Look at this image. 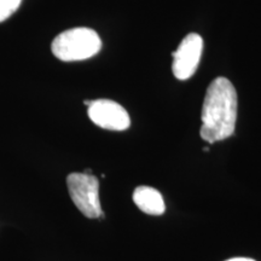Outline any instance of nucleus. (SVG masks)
I'll use <instances>...</instances> for the list:
<instances>
[{
    "label": "nucleus",
    "instance_id": "1",
    "mask_svg": "<svg viewBox=\"0 0 261 261\" xmlns=\"http://www.w3.org/2000/svg\"><path fill=\"white\" fill-rule=\"evenodd\" d=\"M201 119V138L210 144L233 135L237 121V92L226 77H217L208 86Z\"/></svg>",
    "mask_w": 261,
    "mask_h": 261
},
{
    "label": "nucleus",
    "instance_id": "2",
    "mask_svg": "<svg viewBox=\"0 0 261 261\" xmlns=\"http://www.w3.org/2000/svg\"><path fill=\"white\" fill-rule=\"evenodd\" d=\"M102 48V40L93 29L77 27L68 29L54 39L51 45L55 57L63 62L85 61L96 56Z\"/></svg>",
    "mask_w": 261,
    "mask_h": 261
},
{
    "label": "nucleus",
    "instance_id": "3",
    "mask_svg": "<svg viewBox=\"0 0 261 261\" xmlns=\"http://www.w3.org/2000/svg\"><path fill=\"white\" fill-rule=\"evenodd\" d=\"M67 187L75 207L89 219L104 218L99 200V180L89 173H70Z\"/></svg>",
    "mask_w": 261,
    "mask_h": 261
},
{
    "label": "nucleus",
    "instance_id": "4",
    "mask_svg": "<svg viewBox=\"0 0 261 261\" xmlns=\"http://www.w3.org/2000/svg\"><path fill=\"white\" fill-rule=\"evenodd\" d=\"M202 51H203V39L201 35L191 33L182 39L177 51L173 52L172 70L178 80L190 79L197 70Z\"/></svg>",
    "mask_w": 261,
    "mask_h": 261
},
{
    "label": "nucleus",
    "instance_id": "5",
    "mask_svg": "<svg viewBox=\"0 0 261 261\" xmlns=\"http://www.w3.org/2000/svg\"><path fill=\"white\" fill-rule=\"evenodd\" d=\"M89 117L94 125L108 130H125L129 128L130 119L122 106L110 99L91 100Z\"/></svg>",
    "mask_w": 261,
    "mask_h": 261
},
{
    "label": "nucleus",
    "instance_id": "6",
    "mask_svg": "<svg viewBox=\"0 0 261 261\" xmlns=\"http://www.w3.org/2000/svg\"><path fill=\"white\" fill-rule=\"evenodd\" d=\"M133 201L143 213L149 215H162L166 211V204L161 192L154 188L138 187L133 192Z\"/></svg>",
    "mask_w": 261,
    "mask_h": 261
},
{
    "label": "nucleus",
    "instance_id": "7",
    "mask_svg": "<svg viewBox=\"0 0 261 261\" xmlns=\"http://www.w3.org/2000/svg\"><path fill=\"white\" fill-rule=\"evenodd\" d=\"M22 0H0V22H4L17 11Z\"/></svg>",
    "mask_w": 261,
    "mask_h": 261
},
{
    "label": "nucleus",
    "instance_id": "8",
    "mask_svg": "<svg viewBox=\"0 0 261 261\" xmlns=\"http://www.w3.org/2000/svg\"><path fill=\"white\" fill-rule=\"evenodd\" d=\"M226 261H255V260L249 259V257H232V259H228Z\"/></svg>",
    "mask_w": 261,
    "mask_h": 261
},
{
    "label": "nucleus",
    "instance_id": "9",
    "mask_svg": "<svg viewBox=\"0 0 261 261\" xmlns=\"http://www.w3.org/2000/svg\"><path fill=\"white\" fill-rule=\"evenodd\" d=\"M203 151H210V148H203Z\"/></svg>",
    "mask_w": 261,
    "mask_h": 261
}]
</instances>
